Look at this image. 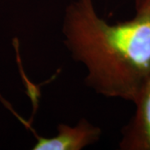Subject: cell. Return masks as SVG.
I'll use <instances>...</instances> for the list:
<instances>
[{
    "instance_id": "2",
    "label": "cell",
    "mask_w": 150,
    "mask_h": 150,
    "mask_svg": "<svg viewBox=\"0 0 150 150\" xmlns=\"http://www.w3.org/2000/svg\"><path fill=\"white\" fill-rule=\"evenodd\" d=\"M102 136L100 127L86 118H81L75 125L60 123L56 134L50 137L38 136L33 150H81L98 142Z\"/></svg>"
},
{
    "instance_id": "1",
    "label": "cell",
    "mask_w": 150,
    "mask_h": 150,
    "mask_svg": "<svg viewBox=\"0 0 150 150\" xmlns=\"http://www.w3.org/2000/svg\"><path fill=\"white\" fill-rule=\"evenodd\" d=\"M62 34L72 59L85 68L88 87L134 103L150 77V0H135L134 16L112 24L93 0H75L65 9Z\"/></svg>"
},
{
    "instance_id": "3",
    "label": "cell",
    "mask_w": 150,
    "mask_h": 150,
    "mask_svg": "<svg viewBox=\"0 0 150 150\" xmlns=\"http://www.w3.org/2000/svg\"><path fill=\"white\" fill-rule=\"evenodd\" d=\"M135 112L121 130V150H150V77L134 99Z\"/></svg>"
}]
</instances>
